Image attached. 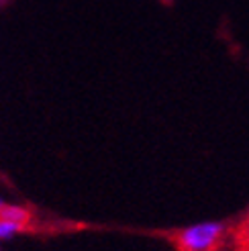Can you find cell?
I'll list each match as a JSON object with an SVG mask.
<instances>
[{
  "label": "cell",
  "mask_w": 249,
  "mask_h": 251,
  "mask_svg": "<svg viewBox=\"0 0 249 251\" xmlns=\"http://www.w3.org/2000/svg\"><path fill=\"white\" fill-rule=\"evenodd\" d=\"M237 251H249V247H239Z\"/></svg>",
  "instance_id": "4"
},
{
  "label": "cell",
  "mask_w": 249,
  "mask_h": 251,
  "mask_svg": "<svg viewBox=\"0 0 249 251\" xmlns=\"http://www.w3.org/2000/svg\"><path fill=\"white\" fill-rule=\"evenodd\" d=\"M0 221L15 223L23 231H33V215L29 208L23 206H12V204H2L0 206Z\"/></svg>",
  "instance_id": "2"
},
{
  "label": "cell",
  "mask_w": 249,
  "mask_h": 251,
  "mask_svg": "<svg viewBox=\"0 0 249 251\" xmlns=\"http://www.w3.org/2000/svg\"><path fill=\"white\" fill-rule=\"evenodd\" d=\"M233 237L239 247H249V215L233 229Z\"/></svg>",
  "instance_id": "3"
},
{
  "label": "cell",
  "mask_w": 249,
  "mask_h": 251,
  "mask_svg": "<svg viewBox=\"0 0 249 251\" xmlns=\"http://www.w3.org/2000/svg\"><path fill=\"white\" fill-rule=\"evenodd\" d=\"M0 206H2V202H0Z\"/></svg>",
  "instance_id": "5"
},
{
  "label": "cell",
  "mask_w": 249,
  "mask_h": 251,
  "mask_svg": "<svg viewBox=\"0 0 249 251\" xmlns=\"http://www.w3.org/2000/svg\"><path fill=\"white\" fill-rule=\"evenodd\" d=\"M229 235L231 223H202L168 231L166 239L176 251H223Z\"/></svg>",
  "instance_id": "1"
}]
</instances>
